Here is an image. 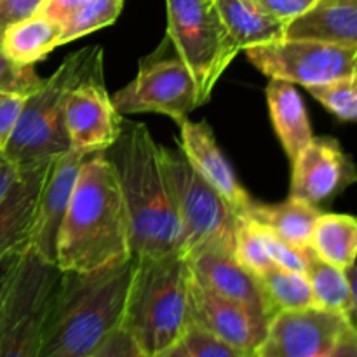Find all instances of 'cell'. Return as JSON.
Masks as SVG:
<instances>
[{"label": "cell", "instance_id": "obj_1", "mask_svg": "<svg viewBox=\"0 0 357 357\" xmlns=\"http://www.w3.org/2000/svg\"><path fill=\"white\" fill-rule=\"evenodd\" d=\"M131 258L129 222L105 150L82 162L56 246L61 272H93Z\"/></svg>", "mask_w": 357, "mask_h": 357}, {"label": "cell", "instance_id": "obj_2", "mask_svg": "<svg viewBox=\"0 0 357 357\" xmlns=\"http://www.w3.org/2000/svg\"><path fill=\"white\" fill-rule=\"evenodd\" d=\"M135 258L93 272H61L38 357H89L121 330Z\"/></svg>", "mask_w": 357, "mask_h": 357}, {"label": "cell", "instance_id": "obj_3", "mask_svg": "<svg viewBox=\"0 0 357 357\" xmlns=\"http://www.w3.org/2000/svg\"><path fill=\"white\" fill-rule=\"evenodd\" d=\"M121 188L129 222L131 257L155 258L178 250L180 223L160 162L159 145L142 122L122 119L105 150Z\"/></svg>", "mask_w": 357, "mask_h": 357}, {"label": "cell", "instance_id": "obj_4", "mask_svg": "<svg viewBox=\"0 0 357 357\" xmlns=\"http://www.w3.org/2000/svg\"><path fill=\"white\" fill-rule=\"evenodd\" d=\"M135 260L121 331L139 351L160 357L180 344L190 324V268L178 250L162 257Z\"/></svg>", "mask_w": 357, "mask_h": 357}, {"label": "cell", "instance_id": "obj_5", "mask_svg": "<svg viewBox=\"0 0 357 357\" xmlns=\"http://www.w3.org/2000/svg\"><path fill=\"white\" fill-rule=\"evenodd\" d=\"M101 52L100 45H87L66 56L58 70L44 79L35 93L24 98L9 142L0 155L21 171L68 152L70 142L63 122L66 96Z\"/></svg>", "mask_w": 357, "mask_h": 357}, {"label": "cell", "instance_id": "obj_6", "mask_svg": "<svg viewBox=\"0 0 357 357\" xmlns=\"http://www.w3.org/2000/svg\"><path fill=\"white\" fill-rule=\"evenodd\" d=\"M159 152L180 223L178 251L185 258L204 250L234 257L239 216L204 178L195 173L180 150L159 145Z\"/></svg>", "mask_w": 357, "mask_h": 357}, {"label": "cell", "instance_id": "obj_7", "mask_svg": "<svg viewBox=\"0 0 357 357\" xmlns=\"http://www.w3.org/2000/svg\"><path fill=\"white\" fill-rule=\"evenodd\" d=\"M167 38L190 70L201 107L239 52L230 42L215 0H166Z\"/></svg>", "mask_w": 357, "mask_h": 357}, {"label": "cell", "instance_id": "obj_8", "mask_svg": "<svg viewBox=\"0 0 357 357\" xmlns=\"http://www.w3.org/2000/svg\"><path fill=\"white\" fill-rule=\"evenodd\" d=\"M61 271L26 250L0 307V357H38L49 303Z\"/></svg>", "mask_w": 357, "mask_h": 357}, {"label": "cell", "instance_id": "obj_9", "mask_svg": "<svg viewBox=\"0 0 357 357\" xmlns=\"http://www.w3.org/2000/svg\"><path fill=\"white\" fill-rule=\"evenodd\" d=\"M112 103L121 115L160 114L176 124L201 107L190 70L176 52L167 56L160 51L142 59L138 75L112 96Z\"/></svg>", "mask_w": 357, "mask_h": 357}, {"label": "cell", "instance_id": "obj_10", "mask_svg": "<svg viewBox=\"0 0 357 357\" xmlns=\"http://www.w3.org/2000/svg\"><path fill=\"white\" fill-rule=\"evenodd\" d=\"M251 65L268 79L303 87L357 75V49L314 40H282L246 49Z\"/></svg>", "mask_w": 357, "mask_h": 357}, {"label": "cell", "instance_id": "obj_11", "mask_svg": "<svg viewBox=\"0 0 357 357\" xmlns=\"http://www.w3.org/2000/svg\"><path fill=\"white\" fill-rule=\"evenodd\" d=\"M357 337L349 316L317 305L282 310L268 319L257 357H323Z\"/></svg>", "mask_w": 357, "mask_h": 357}, {"label": "cell", "instance_id": "obj_12", "mask_svg": "<svg viewBox=\"0 0 357 357\" xmlns=\"http://www.w3.org/2000/svg\"><path fill=\"white\" fill-rule=\"evenodd\" d=\"M122 119L105 86L101 52L66 96L63 122L70 149L84 152L107 150L117 139Z\"/></svg>", "mask_w": 357, "mask_h": 357}, {"label": "cell", "instance_id": "obj_13", "mask_svg": "<svg viewBox=\"0 0 357 357\" xmlns=\"http://www.w3.org/2000/svg\"><path fill=\"white\" fill-rule=\"evenodd\" d=\"M289 197L319 206L331 201L356 181V167L340 143L333 138H316L293 160Z\"/></svg>", "mask_w": 357, "mask_h": 357}, {"label": "cell", "instance_id": "obj_14", "mask_svg": "<svg viewBox=\"0 0 357 357\" xmlns=\"http://www.w3.org/2000/svg\"><path fill=\"white\" fill-rule=\"evenodd\" d=\"M188 317L192 324L206 333L248 354H257L268 323L239 303L206 288L192 272L188 282Z\"/></svg>", "mask_w": 357, "mask_h": 357}, {"label": "cell", "instance_id": "obj_15", "mask_svg": "<svg viewBox=\"0 0 357 357\" xmlns=\"http://www.w3.org/2000/svg\"><path fill=\"white\" fill-rule=\"evenodd\" d=\"M91 152L70 149L54 159L38 197L37 213L30 232L28 250L47 264L56 265V246L63 218L72 199L82 162Z\"/></svg>", "mask_w": 357, "mask_h": 357}, {"label": "cell", "instance_id": "obj_16", "mask_svg": "<svg viewBox=\"0 0 357 357\" xmlns=\"http://www.w3.org/2000/svg\"><path fill=\"white\" fill-rule=\"evenodd\" d=\"M180 152L195 173L208 181L227 201L239 218H250L258 202L239 183L229 160L216 143L213 129L206 122H180Z\"/></svg>", "mask_w": 357, "mask_h": 357}, {"label": "cell", "instance_id": "obj_17", "mask_svg": "<svg viewBox=\"0 0 357 357\" xmlns=\"http://www.w3.org/2000/svg\"><path fill=\"white\" fill-rule=\"evenodd\" d=\"M54 160L21 169L0 201V260L28 250L38 197Z\"/></svg>", "mask_w": 357, "mask_h": 357}, {"label": "cell", "instance_id": "obj_18", "mask_svg": "<svg viewBox=\"0 0 357 357\" xmlns=\"http://www.w3.org/2000/svg\"><path fill=\"white\" fill-rule=\"evenodd\" d=\"M187 264L192 275L206 288L268 321L258 278L246 271L232 255L204 250L187 257Z\"/></svg>", "mask_w": 357, "mask_h": 357}, {"label": "cell", "instance_id": "obj_19", "mask_svg": "<svg viewBox=\"0 0 357 357\" xmlns=\"http://www.w3.org/2000/svg\"><path fill=\"white\" fill-rule=\"evenodd\" d=\"M284 38L357 49V0H317L286 24Z\"/></svg>", "mask_w": 357, "mask_h": 357}, {"label": "cell", "instance_id": "obj_20", "mask_svg": "<svg viewBox=\"0 0 357 357\" xmlns=\"http://www.w3.org/2000/svg\"><path fill=\"white\" fill-rule=\"evenodd\" d=\"M265 96L272 126L289 162H293L314 138L302 96L291 82L281 79H271Z\"/></svg>", "mask_w": 357, "mask_h": 357}, {"label": "cell", "instance_id": "obj_21", "mask_svg": "<svg viewBox=\"0 0 357 357\" xmlns=\"http://www.w3.org/2000/svg\"><path fill=\"white\" fill-rule=\"evenodd\" d=\"M215 3L237 52L284 38L286 23L264 13L251 0H215Z\"/></svg>", "mask_w": 357, "mask_h": 357}, {"label": "cell", "instance_id": "obj_22", "mask_svg": "<svg viewBox=\"0 0 357 357\" xmlns=\"http://www.w3.org/2000/svg\"><path fill=\"white\" fill-rule=\"evenodd\" d=\"M305 275L309 279L314 305L356 316V264L340 268L326 264L309 251Z\"/></svg>", "mask_w": 357, "mask_h": 357}, {"label": "cell", "instance_id": "obj_23", "mask_svg": "<svg viewBox=\"0 0 357 357\" xmlns=\"http://www.w3.org/2000/svg\"><path fill=\"white\" fill-rule=\"evenodd\" d=\"M61 45V24L44 14L9 24L0 35V47L14 61L35 65Z\"/></svg>", "mask_w": 357, "mask_h": 357}, {"label": "cell", "instance_id": "obj_24", "mask_svg": "<svg viewBox=\"0 0 357 357\" xmlns=\"http://www.w3.org/2000/svg\"><path fill=\"white\" fill-rule=\"evenodd\" d=\"M321 215H323V211L317 206L289 197L288 201L281 202V204H257V208L253 209L248 220H253L257 225L271 230L284 243L307 251L310 250L314 227H316L317 218Z\"/></svg>", "mask_w": 357, "mask_h": 357}, {"label": "cell", "instance_id": "obj_25", "mask_svg": "<svg viewBox=\"0 0 357 357\" xmlns=\"http://www.w3.org/2000/svg\"><path fill=\"white\" fill-rule=\"evenodd\" d=\"M310 250L326 264L345 268L356 264L357 222L351 215L323 213L314 227Z\"/></svg>", "mask_w": 357, "mask_h": 357}, {"label": "cell", "instance_id": "obj_26", "mask_svg": "<svg viewBox=\"0 0 357 357\" xmlns=\"http://www.w3.org/2000/svg\"><path fill=\"white\" fill-rule=\"evenodd\" d=\"M258 284L264 295L268 319L282 310L305 309L314 305L312 291L305 272L284 271L272 265L267 272L258 275Z\"/></svg>", "mask_w": 357, "mask_h": 357}, {"label": "cell", "instance_id": "obj_27", "mask_svg": "<svg viewBox=\"0 0 357 357\" xmlns=\"http://www.w3.org/2000/svg\"><path fill=\"white\" fill-rule=\"evenodd\" d=\"M122 7H124V0H93L86 9H82L63 24L61 45L114 24L121 16Z\"/></svg>", "mask_w": 357, "mask_h": 357}, {"label": "cell", "instance_id": "obj_28", "mask_svg": "<svg viewBox=\"0 0 357 357\" xmlns=\"http://www.w3.org/2000/svg\"><path fill=\"white\" fill-rule=\"evenodd\" d=\"M357 75L340 77L330 82L305 87L328 112L342 122H354L357 119Z\"/></svg>", "mask_w": 357, "mask_h": 357}, {"label": "cell", "instance_id": "obj_29", "mask_svg": "<svg viewBox=\"0 0 357 357\" xmlns=\"http://www.w3.org/2000/svg\"><path fill=\"white\" fill-rule=\"evenodd\" d=\"M234 258L253 275H261L272 267V260L265 250L260 227L248 218H239L236 232Z\"/></svg>", "mask_w": 357, "mask_h": 357}, {"label": "cell", "instance_id": "obj_30", "mask_svg": "<svg viewBox=\"0 0 357 357\" xmlns=\"http://www.w3.org/2000/svg\"><path fill=\"white\" fill-rule=\"evenodd\" d=\"M44 79L35 72L33 65L14 61L0 47V93L26 98L42 86Z\"/></svg>", "mask_w": 357, "mask_h": 357}, {"label": "cell", "instance_id": "obj_31", "mask_svg": "<svg viewBox=\"0 0 357 357\" xmlns=\"http://www.w3.org/2000/svg\"><path fill=\"white\" fill-rule=\"evenodd\" d=\"M181 344H183L188 357H257L218 340L192 323L185 330Z\"/></svg>", "mask_w": 357, "mask_h": 357}, {"label": "cell", "instance_id": "obj_32", "mask_svg": "<svg viewBox=\"0 0 357 357\" xmlns=\"http://www.w3.org/2000/svg\"><path fill=\"white\" fill-rule=\"evenodd\" d=\"M253 222V220H251ZM260 227V225H258ZM261 237H264L265 250H267L268 257H271L272 265L279 268H284V271H295V272H305L307 268V257H309V251H302L298 248L291 246V244L284 243L282 239H279L275 234H272L271 230L260 227Z\"/></svg>", "mask_w": 357, "mask_h": 357}, {"label": "cell", "instance_id": "obj_33", "mask_svg": "<svg viewBox=\"0 0 357 357\" xmlns=\"http://www.w3.org/2000/svg\"><path fill=\"white\" fill-rule=\"evenodd\" d=\"M251 2L260 7L264 13L288 24L289 21L302 16L310 7L316 6L317 0H251Z\"/></svg>", "mask_w": 357, "mask_h": 357}, {"label": "cell", "instance_id": "obj_34", "mask_svg": "<svg viewBox=\"0 0 357 357\" xmlns=\"http://www.w3.org/2000/svg\"><path fill=\"white\" fill-rule=\"evenodd\" d=\"M44 0H0V35L9 24L40 13Z\"/></svg>", "mask_w": 357, "mask_h": 357}, {"label": "cell", "instance_id": "obj_35", "mask_svg": "<svg viewBox=\"0 0 357 357\" xmlns=\"http://www.w3.org/2000/svg\"><path fill=\"white\" fill-rule=\"evenodd\" d=\"M24 98L14 96V94L0 93V152L3 150L6 143L9 142L10 132L17 121Z\"/></svg>", "mask_w": 357, "mask_h": 357}, {"label": "cell", "instance_id": "obj_36", "mask_svg": "<svg viewBox=\"0 0 357 357\" xmlns=\"http://www.w3.org/2000/svg\"><path fill=\"white\" fill-rule=\"evenodd\" d=\"M93 0H44L40 14H44L49 20L56 21L63 26L68 20H72L75 14L86 9Z\"/></svg>", "mask_w": 357, "mask_h": 357}, {"label": "cell", "instance_id": "obj_37", "mask_svg": "<svg viewBox=\"0 0 357 357\" xmlns=\"http://www.w3.org/2000/svg\"><path fill=\"white\" fill-rule=\"evenodd\" d=\"M132 347V342L129 340L124 331H115L94 354L98 357H126Z\"/></svg>", "mask_w": 357, "mask_h": 357}, {"label": "cell", "instance_id": "obj_38", "mask_svg": "<svg viewBox=\"0 0 357 357\" xmlns=\"http://www.w3.org/2000/svg\"><path fill=\"white\" fill-rule=\"evenodd\" d=\"M24 251H17V253H13V255H9V257H6L0 260V307H2L3 296H6L7 288H9V282H10V279H13L14 271H16L17 264H20V260H21V257H23Z\"/></svg>", "mask_w": 357, "mask_h": 357}, {"label": "cell", "instance_id": "obj_39", "mask_svg": "<svg viewBox=\"0 0 357 357\" xmlns=\"http://www.w3.org/2000/svg\"><path fill=\"white\" fill-rule=\"evenodd\" d=\"M17 174H20V169H17L13 162H9L6 157L0 155V201H2L3 195L7 194V190L13 187Z\"/></svg>", "mask_w": 357, "mask_h": 357}, {"label": "cell", "instance_id": "obj_40", "mask_svg": "<svg viewBox=\"0 0 357 357\" xmlns=\"http://www.w3.org/2000/svg\"><path fill=\"white\" fill-rule=\"evenodd\" d=\"M323 357H357V337L349 338L344 344L338 345L333 352Z\"/></svg>", "mask_w": 357, "mask_h": 357}, {"label": "cell", "instance_id": "obj_41", "mask_svg": "<svg viewBox=\"0 0 357 357\" xmlns=\"http://www.w3.org/2000/svg\"><path fill=\"white\" fill-rule=\"evenodd\" d=\"M160 357H188V354H187V351H185L183 344L180 342V344H176L174 347H171L169 351L164 352Z\"/></svg>", "mask_w": 357, "mask_h": 357}, {"label": "cell", "instance_id": "obj_42", "mask_svg": "<svg viewBox=\"0 0 357 357\" xmlns=\"http://www.w3.org/2000/svg\"><path fill=\"white\" fill-rule=\"evenodd\" d=\"M126 357H152V356L145 354V352H143V351H139L138 347H135V345H132V347H131V351H129V354L126 356Z\"/></svg>", "mask_w": 357, "mask_h": 357}, {"label": "cell", "instance_id": "obj_43", "mask_svg": "<svg viewBox=\"0 0 357 357\" xmlns=\"http://www.w3.org/2000/svg\"><path fill=\"white\" fill-rule=\"evenodd\" d=\"M89 357H98V356H96V354H93V356H89Z\"/></svg>", "mask_w": 357, "mask_h": 357}]
</instances>
